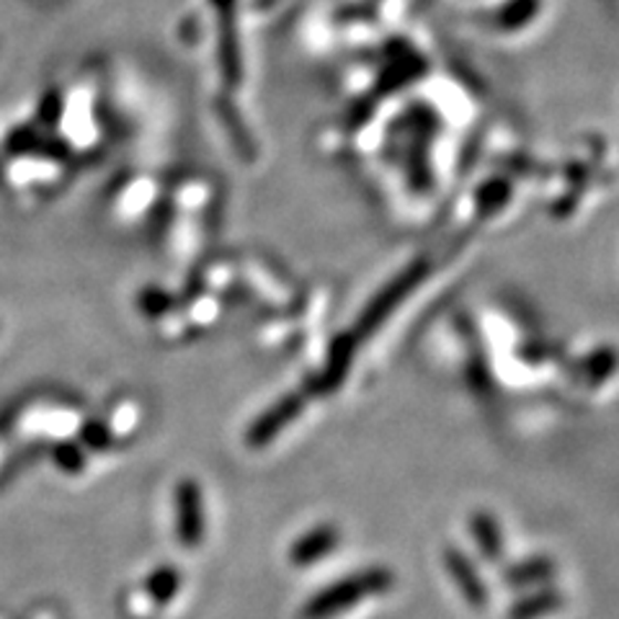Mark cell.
Segmentation results:
<instances>
[{
    "label": "cell",
    "instance_id": "obj_8",
    "mask_svg": "<svg viewBox=\"0 0 619 619\" xmlns=\"http://www.w3.org/2000/svg\"><path fill=\"white\" fill-rule=\"evenodd\" d=\"M418 276H421V269H413V271H408L406 276H400V282L390 286L385 294H379L377 302H375V307L369 310V315L364 317V328H371V325H377L382 317L390 313V310L398 305V302L406 297L410 286H413L418 282Z\"/></svg>",
    "mask_w": 619,
    "mask_h": 619
},
{
    "label": "cell",
    "instance_id": "obj_1",
    "mask_svg": "<svg viewBox=\"0 0 619 619\" xmlns=\"http://www.w3.org/2000/svg\"><path fill=\"white\" fill-rule=\"evenodd\" d=\"M392 586V573L387 568H367L354 573V576L340 578L338 584L325 586L323 591H317L313 599L305 604L302 615L307 619H328L336 617L340 611L356 607L369 596H377L387 591Z\"/></svg>",
    "mask_w": 619,
    "mask_h": 619
},
{
    "label": "cell",
    "instance_id": "obj_11",
    "mask_svg": "<svg viewBox=\"0 0 619 619\" xmlns=\"http://www.w3.org/2000/svg\"><path fill=\"white\" fill-rule=\"evenodd\" d=\"M539 11V0H508L499 11V27L518 29Z\"/></svg>",
    "mask_w": 619,
    "mask_h": 619
},
{
    "label": "cell",
    "instance_id": "obj_7",
    "mask_svg": "<svg viewBox=\"0 0 619 619\" xmlns=\"http://www.w3.org/2000/svg\"><path fill=\"white\" fill-rule=\"evenodd\" d=\"M470 532L485 560H491V563L501 560L503 539H501L499 524H495V518L491 514H472Z\"/></svg>",
    "mask_w": 619,
    "mask_h": 619
},
{
    "label": "cell",
    "instance_id": "obj_5",
    "mask_svg": "<svg viewBox=\"0 0 619 619\" xmlns=\"http://www.w3.org/2000/svg\"><path fill=\"white\" fill-rule=\"evenodd\" d=\"M563 607V594L555 588H537V591L524 596L508 607L506 619H542L553 615Z\"/></svg>",
    "mask_w": 619,
    "mask_h": 619
},
{
    "label": "cell",
    "instance_id": "obj_10",
    "mask_svg": "<svg viewBox=\"0 0 619 619\" xmlns=\"http://www.w3.org/2000/svg\"><path fill=\"white\" fill-rule=\"evenodd\" d=\"M178 586H181V576H178V570L170 568V565H162V568L153 570L145 580L147 596H150L155 604H160V607L174 599Z\"/></svg>",
    "mask_w": 619,
    "mask_h": 619
},
{
    "label": "cell",
    "instance_id": "obj_6",
    "mask_svg": "<svg viewBox=\"0 0 619 619\" xmlns=\"http://www.w3.org/2000/svg\"><path fill=\"white\" fill-rule=\"evenodd\" d=\"M297 410H300V402L294 398L282 400L274 410H271V413H266L253 423L251 433H248V441H251V444H266V441L276 437L282 426H286L294 416H297Z\"/></svg>",
    "mask_w": 619,
    "mask_h": 619
},
{
    "label": "cell",
    "instance_id": "obj_9",
    "mask_svg": "<svg viewBox=\"0 0 619 619\" xmlns=\"http://www.w3.org/2000/svg\"><path fill=\"white\" fill-rule=\"evenodd\" d=\"M555 573L553 560L547 557H529V560L511 565V568L503 573L508 586H532V584H542Z\"/></svg>",
    "mask_w": 619,
    "mask_h": 619
},
{
    "label": "cell",
    "instance_id": "obj_3",
    "mask_svg": "<svg viewBox=\"0 0 619 619\" xmlns=\"http://www.w3.org/2000/svg\"><path fill=\"white\" fill-rule=\"evenodd\" d=\"M444 565L449 570V576L460 588V594L464 596V601L470 604L472 609H485L487 607V588L480 578V573L468 555L457 547L444 549Z\"/></svg>",
    "mask_w": 619,
    "mask_h": 619
},
{
    "label": "cell",
    "instance_id": "obj_4",
    "mask_svg": "<svg viewBox=\"0 0 619 619\" xmlns=\"http://www.w3.org/2000/svg\"><path fill=\"white\" fill-rule=\"evenodd\" d=\"M338 545V532L336 526H315L313 532L302 534L290 549V560L297 568H307V565L321 563L325 555L333 553Z\"/></svg>",
    "mask_w": 619,
    "mask_h": 619
},
{
    "label": "cell",
    "instance_id": "obj_2",
    "mask_svg": "<svg viewBox=\"0 0 619 619\" xmlns=\"http://www.w3.org/2000/svg\"><path fill=\"white\" fill-rule=\"evenodd\" d=\"M176 534L183 547H199L201 537H204L201 491L193 480H183L176 491Z\"/></svg>",
    "mask_w": 619,
    "mask_h": 619
}]
</instances>
